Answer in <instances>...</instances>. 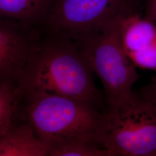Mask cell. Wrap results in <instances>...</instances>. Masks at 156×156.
<instances>
[{"instance_id":"cell-1","label":"cell","mask_w":156,"mask_h":156,"mask_svg":"<svg viewBox=\"0 0 156 156\" xmlns=\"http://www.w3.org/2000/svg\"><path fill=\"white\" fill-rule=\"evenodd\" d=\"M41 35L17 83L20 94L47 93L103 105L93 73L77 44L67 37Z\"/></svg>"},{"instance_id":"cell-2","label":"cell","mask_w":156,"mask_h":156,"mask_svg":"<svg viewBox=\"0 0 156 156\" xmlns=\"http://www.w3.org/2000/svg\"><path fill=\"white\" fill-rule=\"evenodd\" d=\"M26 97L30 103L27 110L29 124L48 153L68 143L100 146L103 112H100V107L85 101L47 93Z\"/></svg>"},{"instance_id":"cell-3","label":"cell","mask_w":156,"mask_h":156,"mask_svg":"<svg viewBox=\"0 0 156 156\" xmlns=\"http://www.w3.org/2000/svg\"><path fill=\"white\" fill-rule=\"evenodd\" d=\"M99 144L115 156H156V106L135 94L107 106Z\"/></svg>"},{"instance_id":"cell-4","label":"cell","mask_w":156,"mask_h":156,"mask_svg":"<svg viewBox=\"0 0 156 156\" xmlns=\"http://www.w3.org/2000/svg\"><path fill=\"white\" fill-rule=\"evenodd\" d=\"M122 17L100 33L75 42L103 85L107 106L133 94V86L140 77L136 67L129 59L122 44L119 31Z\"/></svg>"},{"instance_id":"cell-5","label":"cell","mask_w":156,"mask_h":156,"mask_svg":"<svg viewBox=\"0 0 156 156\" xmlns=\"http://www.w3.org/2000/svg\"><path fill=\"white\" fill-rule=\"evenodd\" d=\"M125 0H56L42 29L79 42L123 16Z\"/></svg>"},{"instance_id":"cell-6","label":"cell","mask_w":156,"mask_h":156,"mask_svg":"<svg viewBox=\"0 0 156 156\" xmlns=\"http://www.w3.org/2000/svg\"><path fill=\"white\" fill-rule=\"evenodd\" d=\"M41 28L0 17V85L17 88Z\"/></svg>"},{"instance_id":"cell-7","label":"cell","mask_w":156,"mask_h":156,"mask_svg":"<svg viewBox=\"0 0 156 156\" xmlns=\"http://www.w3.org/2000/svg\"><path fill=\"white\" fill-rule=\"evenodd\" d=\"M119 31L123 49L133 64L156 46V24L139 16L122 17Z\"/></svg>"},{"instance_id":"cell-8","label":"cell","mask_w":156,"mask_h":156,"mask_svg":"<svg viewBox=\"0 0 156 156\" xmlns=\"http://www.w3.org/2000/svg\"><path fill=\"white\" fill-rule=\"evenodd\" d=\"M48 151L31 126L12 125L0 136V156H45Z\"/></svg>"},{"instance_id":"cell-9","label":"cell","mask_w":156,"mask_h":156,"mask_svg":"<svg viewBox=\"0 0 156 156\" xmlns=\"http://www.w3.org/2000/svg\"><path fill=\"white\" fill-rule=\"evenodd\" d=\"M51 0H0V17L42 28Z\"/></svg>"},{"instance_id":"cell-10","label":"cell","mask_w":156,"mask_h":156,"mask_svg":"<svg viewBox=\"0 0 156 156\" xmlns=\"http://www.w3.org/2000/svg\"><path fill=\"white\" fill-rule=\"evenodd\" d=\"M20 95L16 87L0 85V136L13 125L18 98Z\"/></svg>"},{"instance_id":"cell-11","label":"cell","mask_w":156,"mask_h":156,"mask_svg":"<svg viewBox=\"0 0 156 156\" xmlns=\"http://www.w3.org/2000/svg\"><path fill=\"white\" fill-rule=\"evenodd\" d=\"M49 156H115L100 146L83 143H68L50 149Z\"/></svg>"},{"instance_id":"cell-12","label":"cell","mask_w":156,"mask_h":156,"mask_svg":"<svg viewBox=\"0 0 156 156\" xmlns=\"http://www.w3.org/2000/svg\"><path fill=\"white\" fill-rule=\"evenodd\" d=\"M149 11L151 17L154 20L156 25V0H151Z\"/></svg>"},{"instance_id":"cell-13","label":"cell","mask_w":156,"mask_h":156,"mask_svg":"<svg viewBox=\"0 0 156 156\" xmlns=\"http://www.w3.org/2000/svg\"><path fill=\"white\" fill-rule=\"evenodd\" d=\"M153 82L151 84V98L149 100L153 102L156 106V77L152 80Z\"/></svg>"}]
</instances>
